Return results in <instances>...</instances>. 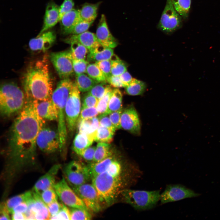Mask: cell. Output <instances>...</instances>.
<instances>
[{
	"instance_id": "1",
	"label": "cell",
	"mask_w": 220,
	"mask_h": 220,
	"mask_svg": "<svg viewBox=\"0 0 220 220\" xmlns=\"http://www.w3.org/2000/svg\"><path fill=\"white\" fill-rule=\"evenodd\" d=\"M37 101L26 97L25 105L8 132L3 152L5 162L2 180L10 184L21 173L35 164L38 134L45 120L38 115Z\"/></svg>"
},
{
	"instance_id": "2",
	"label": "cell",
	"mask_w": 220,
	"mask_h": 220,
	"mask_svg": "<svg viewBox=\"0 0 220 220\" xmlns=\"http://www.w3.org/2000/svg\"><path fill=\"white\" fill-rule=\"evenodd\" d=\"M47 56L28 67L23 77L22 85L27 97L38 101L51 99L53 83Z\"/></svg>"
},
{
	"instance_id": "3",
	"label": "cell",
	"mask_w": 220,
	"mask_h": 220,
	"mask_svg": "<svg viewBox=\"0 0 220 220\" xmlns=\"http://www.w3.org/2000/svg\"><path fill=\"white\" fill-rule=\"evenodd\" d=\"M123 171L122 164L116 160L106 171L92 178L101 204L112 205L120 194L124 181Z\"/></svg>"
},
{
	"instance_id": "4",
	"label": "cell",
	"mask_w": 220,
	"mask_h": 220,
	"mask_svg": "<svg viewBox=\"0 0 220 220\" xmlns=\"http://www.w3.org/2000/svg\"><path fill=\"white\" fill-rule=\"evenodd\" d=\"M73 82L69 78L62 79L53 91L51 100L55 105L58 113L57 129L60 140L59 151L62 152L65 146L67 137L65 109L66 103Z\"/></svg>"
},
{
	"instance_id": "5",
	"label": "cell",
	"mask_w": 220,
	"mask_h": 220,
	"mask_svg": "<svg viewBox=\"0 0 220 220\" xmlns=\"http://www.w3.org/2000/svg\"><path fill=\"white\" fill-rule=\"evenodd\" d=\"M0 112L3 117L17 115L23 108L26 101L24 92L15 83L8 82L1 86Z\"/></svg>"
},
{
	"instance_id": "6",
	"label": "cell",
	"mask_w": 220,
	"mask_h": 220,
	"mask_svg": "<svg viewBox=\"0 0 220 220\" xmlns=\"http://www.w3.org/2000/svg\"><path fill=\"white\" fill-rule=\"evenodd\" d=\"M120 194L123 200L135 209L145 210L154 207L160 200V190L147 191L124 189Z\"/></svg>"
},
{
	"instance_id": "7",
	"label": "cell",
	"mask_w": 220,
	"mask_h": 220,
	"mask_svg": "<svg viewBox=\"0 0 220 220\" xmlns=\"http://www.w3.org/2000/svg\"><path fill=\"white\" fill-rule=\"evenodd\" d=\"M73 82L65 106V119L68 132H73L76 127L81 112L80 92Z\"/></svg>"
},
{
	"instance_id": "8",
	"label": "cell",
	"mask_w": 220,
	"mask_h": 220,
	"mask_svg": "<svg viewBox=\"0 0 220 220\" xmlns=\"http://www.w3.org/2000/svg\"><path fill=\"white\" fill-rule=\"evenodd\" d=\"M36 144L37 147L45 153H53L59 150L60 137L57 128L46 126L45 124L38 134Z\"/></svg>"
},
{
	"instance_id": "9",
	"label": "cell",
	"mask_w": 220,
	"mask_h": 220,
	"mask_svg": "<svg viewBox=\"0 0 220 220\" xmlns=\"http://www.w3.org/2000/svg\"><path fill=\"white\" fill-rule=\"evenodd\" d=\"M63 171L65 178L70 186L87 183L91 179L87 166L77 161L73 160L66 164Z\"/></svg>"
},
{
	"instance_id": "10",
	"label": "cell",
	"mask_w": 220,
	"mask_h": 220,
	"mask_svg": "<svg viewBox=\"0 0 220 220\" xmlns=\"http://www.w3.org/2000/svg\"><path fill=\"white\" fill-rule=\"evenodd\" d=\"M68 183L64 177L56 183L53 186L58 197L62 202L70 208L88 210L82 200Z\"/></svg>"
},
{
	"instance_id": "11",
	"label": "cell",
	"mask_w": 220,
	"mask_h": 220,
	"mask_svg": "<svg viewBox=\"0 0 220 220\" xmlns=\"http://www.w3.org/2000/svg\"><path fill=\"white\" fill-rule=\"evenodd\" d=\"M71 187L82 200L90 212L97 213L100 211L101 203L97 191L92 184L87 183Z\"/></svg>"
},
{
	"instance_id": "12",
	"label": "cell",
	"mask_w": 220,
	"mask_h": 220,
	"mask_svg": "<svg viewBox=\"0 0 220 220\" xmlns=\"http://www.w3.org/2000/svg\"><path fill=\"white\" fill-rule=\"evenodd\" d=\"M50 58L61 79L69 78L73 75V58L70 50L52 53Z\"/></svg>"
},
{
	"instance_id": "13",
	"label": "cell",
	"mask_w": 220,
	"mask_h": 220,
	"mask_svg": "<svg viewBox=\"0 0 220 220\" xmlns=\"http://www.w3.org/2000/svg\"><path fill=\"white\" fill-rule=\"evenodd\" d=\"M180 15L175 9L171 0H167L166 3L158 25L162 31L169 33L177 29L181 24Z\"/></svg>"
},
{
	"instance_id": "14",
	"label": "cell",
	"mask_w": 220,
	"mask_h": 220,
	"mask_svg": "<svg viewBox=\"0 0 220 220\" xmlns=\"http://www.w3.org/2000/svg\"><path fill=\"white\" fill-rule=\"evenodd\" d=\"M199 195V194L181 185H169L161 194L160 200L161 203L163 204Z\"/></svg>"
},
{
	"instance_id": "15",
	"label": "cell",
	"mask_w": 220,
	"mask_h": 220,
	"mask_svg": "<svg viewBox=\"0 0 220 220\" xmlns=\"http://www.w3.org/2000/svg\"><path fill=\"white\" fill-rule=\"evenodd\" d=\"M121 128L134 134H139L140 125L137 113L133 106L126 108L122 112L121 118Z\"/></svg>"
},
{
	"instance_id": "16",
	"label": "cell",
	"mask_w": 220,
	"mask_h": 220,
	"mask_svg": "<svg viewBox=\"0 0 220 220\" xmlns=\"http://www.w3.org/2000/svg\"><path fill=\"white\" fill-rule=\"evenodd\" d=\"M95 35L99 43L106 47L113 48L118 44L117 40L109 31L104 14L101 16Z\"/></svg>"
},
{
	"instance_id": "17",
	"label": "cell",
	"mask_w": 220,
	"mask_h": 220,
	"mask_svg": "<svg viewBox=\"0 0 220 220\" xmlns=\"http://www.w3.org/2000/svg\"><path fill=\"white\" fill-rule=\"evenodd\" d=\"M61 167L57 164L53 166L44 174L35 183L32 190L39 195L43 191L53 188L56 183V175Z\"/></svg>"
},
{
	"instance_id": "18",
	"label": "cell",
	"mask_w": 220,
	"mask_h": 220,
	"mask_svg": "<svg viewBox=\"0 0 220 220\" xmlns=\"http://www.w3.org/2000/svg\"><path fill=\"white\" fill-rule=\"evenodd\" d=\"M56 39L55 33L47 31L31 39L29 42V46L32 51H45L52 46Z\"/></svg>"
},
{
	"instance_id": "19",
	"label": "cell",
	"mask_w": 220,
	"mask_h": 220,
	"mask_svg": "<svg viewBox=\"0 0 220 220\" xmlns=\"http://www.w3.org/2000/svg\"><path fill=\"white\" fill-rule=\"evenodd\" d=\"M60 19V6L53 2L47 4L45 11L42 27L38 35L54 26Z\"/></svg>"
},
{
	"instance_id": "20",
	"label": "cell",
	"mask_w": 220,
	"mask_h": 220,
	"mask_svg": "<svg viewBox=\"0 0 220 220\" xmlns=\"http://www.w3.org/2000/svg\"><path fill=\"white\" fill-rule=\"evenodd\" d=\"M64 41L69 44L74 41L78 42L86 47L88 50L94 49L101 44L96 35L87 31L78 35H71L65 39Z\"/></svg>"
},
{
	"instance_id": "21",
	"label": "cell",
	"mask_w": 220,
	"mask_h": 220,
	"mask_svg": "<svg viewBox=\"0 0 220 220\" xmlns=\"http://www.w3.org/2000/svg\"><path fill=\"white\" fill-rule=\"evenodd\" d=\"M36 109L39 116L45 120L57 121V110L51 99L46 101H37Z\"/></svg>"
},
{
	"instance_id": "22",
	"label": "cell",
	"mask_w": 220,
	"mask_h": 220,
	"mask_svg": "<svg viewBox=\"0 0 220 220\" xmlns=\"http://www.w3.org/2000/svg\"><path fill=\"white\" fill-rule=\"evenodd\" d=\"M114 55L113 48L106 47L101 44L94 49L88 50L87 61L96 62L111 60Z\"/></svg>"
},
{
	"instance_id": "23",
	"label": "cell",
	"mask_w": 220,
	"mask_h": 220,
	"mask_svg": "<svg viewBox=\"0 0 220 220\" xmlns=\"http://www.w3.org/2000/svg\"><path fill=\"white\" fill-rule=\"evenodd\" d=\"M81 20L78 10L74 9L65 13L59 20L61 32L67 35L68 31Z\"/></svg>"
},
{
	"instance_id": "24",
	"label": "cell",
	"mask_w": 220,
	"mask_h": 220,
	"mask_svg": "<svg viewBox=\"0 0 220 220\" xmlns=\"http://www.w3.org/2000/svg\"><path fill=\"white\" fill-rule=\"evenodd\" d=\"M94 134L79 132L73 141L72 149L78 154L80 152L91 146L94 141Z\"/></svg>"
},
{
	"instance_id": "25",
	"label": "cell",
	"mask_w": 220,
	"mask_h": 220,
	"mask_svg": "<svg viewBox=\"0 0 220 220\" xmlns=\"http://www.w3.org/2000/svg\"><path fill=\"white\" fill-rule=\"evenodd\" d=\"M116 160L112 156L98 162H92L87 165L91 179L106 171Z\"/></svg>"
},
{
	"instance_id": "26",
	"label": "cell",
	"mask_w": 220,
	"mask_h": 220,
	"mask_svg": "<svg viewBox=\"0 0 220 220\" xmlns=\"http://www.w3.org/2000/svg\"><path fill=\"white\" fill-rule=\"evenodd\" d=\"M101 4L98 2L95 4L86 3L78 10L81 20L88 22H94L97 15L98 9Z\"/></svg>"
},
{
	"instance_id": "27",
	"label": "cell",
	"mask_w": 220,
	"mask_h": 220,
	"mask_svg": "<svg viewBox=\"0 0 220 220\" xmlns=\"http://www.w3.org/2000/svg\"><path fill=\"white\" fill-rule=\"evenodd\" d=\"M99 126V119L96 116L81 120L78 122L77 127L79 132L94 134Z\"/></svg>"
},
{
	"instance_id": "28",
	"label": "cell",
	"mask_w": 220,
	"mask_h": 220,
	"mask_svg": "<svg viewBox=\"0 0 220 220\" xmlns=\"http://www.w3.org/2000/svg\"><path fill=\"white\" fill-rule=\"evenodd\" d=\"M122 94L121 91L118 88L113 90L109 101L107 110L105 115L110 113L122 109Z\"/></svg>"
},
{
	"instance_id": "29",
	"label": "cell",
	"mask_w": 220,
	"mask_h": 220,
	"mask_svg": "<svg viewBox=\"0 0 220 220\" xmlns=\"http://www.w3.org/2000/svg\"><path fill=\"white\" fill-rule=\"evenodd\" d=\"M75 83L80 91H89L94 86L98 83L84 73L76 75Z\"/></svg>"
},
{
	"instance_id": "30",
	"label": "cell",
	"mask_w": 220,
	"mask_h": 220,
	"mask_svg": "<svg viewBox=\"0 0 220 220\" xmlns=\"http://www.w3.org/2000/svg\"><path fill=\"white\" fill-rule=\"evenodd\" d=\"M110 143L99 142L97 145L92 162H98L112 156Z\"/></svg>"
},
{
	"instance_id": "31",
	"label": "cell",
	"mask_w": 220,
	"mask_h": 220,
	"mask_svg": "<svg viewBox=\"0 0 220 220\" xmlns=\"http://www.w3.org/2000/svg\"><path fill=\"white\" fill-rule=\"evenodd\" d=\"M32 197V191H28L11 197L5 202L10 212L14 207L22 203H28Z\"/></svg>"
},
{
	"instance_id": "32",
	"label": "cell",
	"mask_w": 220,
	"mask_h": 220,
	"mask_svg": "<svg viewBox=\"0 0 220 220\" xmlns=\"http://www.w3.org/2000/svg\"><path fill=\"white\" fill-rule=\"evenodd\" d=\"M115 132L109 128L99 125L94 134V141L110 143L113 140Z\"/></svg>"
},
{
	"instance_id": "33",
	"label": "cell",
	"mask_w": 220,
	"mask_h": 220,
	"mask_svg": "<svg viewBox=\"0 0 220 220\" xmlns=\"http://www.w3.org/2000/svg\"><path fill=\"white\" fill-rule=\"evenodd\" d=\"M146 88V85L144 82L133 78L129 84L125 87V91L129 95H138L144 93Z\"/></svg>"
},
{
	"instance_id": "34",
	"label": "cell",
	"mask_w": 220,
	"mask_h": 220,
	"mask_svg": "<svg viewBox=\"0 0 220 220\" xmlns=\"http://www.w3.org/2000/svg\"><path fill=\"white\" fill-rule=\"evenodd\" d=\"M86 73L90 77L98 83L107 82L106 77L95 63L89 64Z\"/></svg>"
},
{
	"instance_id": "35",
	"label": "cell",
	"mask_w": 220,
	"mask_h": 220,
	"mask_svg": "<svg viewBox=\"0 0 220 220\" xmlns=\"http://www.w3.org/2000/svg\"><path fill=\"white\" fill-rule=\"evenodd\" d=\"M71 52L73 59L85 60L87 56L88 49L80 43L76 41L71 42Z\"/></svg>"
},
{
	"instance_id": "36",
	"label": "cell",
	"mask_w": 220,
	"mask_h": 220,
	"mask_svg": "<svg viewBox=\"0 0 220 220\" xmlns=\"http://www.w3.org/2000/svg\"><path fill=\"white\" fill-rule=\"evenodd\" d=\"M111 60V74L114 76H120L127 71V65L124 61L115 55Z\"/></svg>"
},
{
	"instance_id": "37",
	"label": "cell",
	"mask_w": 220,
	"mask_h": 220,
	"mask_svg": "<svg viewBox=\"0 0 220 220\" xmlns=\"http://www.w3.org/2000/svg\"><path fill=\"white\" fill-rule=\"evenodd\" d=\"M174 6L181 16L186 17L190 8L191 0H171Z\"/></svg>"
},
{
	"instance_id": "38",
	"label": "cell",
	"mask_w": 220,
	"mask_h": 220,
	"mask_svg": "<svg viewBox=\"0 0 220 220\" xmlns=\"http://www.w3.org/2000/svg\"><path fill=\"white\" fill-rule=\"evenodd\" d=\"M113 90L110 88L105 95L98 100L96 108L99 114H105L108 109L110 98Z\"/></svg>"
},
{
	"instance_id": "39",
	"label": "cell",
	"mask_w": 220,
	"mask_h": 220,
	"mask_svg": "<svg viewBox=\"0 0 220 220\" xmlns=\"http://www.w3.org/2000/svg\"><path fill=\"white\" fill-rule=\"evenodd\" d=\"M70 210L71 220H90L92 218L90 211L88 210L71 208Z\"/></svg>"
},
{
	"instance_id": "40",
	"label": "cell",
	"mask_w": 220,
	"mask_h": 220,
	"mask_svg": "<svg viewBox=\"0 0 220 220\" xmlns=\"http://www.w3.org/2000/svg\"><path fill=\"white\" fill-rule=\"evenodd\" d=\"M106 83H101L96 84L88 92L99 100L105 95L111 87L110 86L106 85Z\"/></svg>"
},
{
	"instance_id": "41",
	"label": "cell",
	"mask_w": 220,
	"mask_h": 220,
	"mask_svg": "<svg viewBox=\"0 0 220 220\" xmlns=\"http://www.w3.org/2000/svg\"><path fill=\"white\" fill-rule=\"evenodd\" d=\"M93 23L81 20L68 31L67 35H78L86 31Z\"/></svg>"
},
{
	"instance_id": "42",
	"label": "cell",
	"mask_w": 220,
	"mask_h": 220,
	"mask_svg": "<svg viewBox=\"0 0 220 220\" xmlns=\"http://www.w3.org/2000/svg\"><path fill=\"white\" fill-rule=\"evenodd\" d=\"M39 196L46 205L57 200L58 197L53 188H50L43 191Z\"/></svg>"
},
{
	"instance_id": "43",
	"label": "cell",
	"mask_w": 220,
	"mask_h": 220,
	"mask_svg": "<svg viewBox=\"0 0 220 220\" xmlns=\"http://www.w3.org/2000/svg\"><path fill=\"white\" fill-rule=\"evenodd\" d=\"M74 72L76 75L86 73L89 62L85 60L73 59Z\"/></svg>"
},
{
	"instance_id": "44",
	"label": "cell",
	"mask_w": 220,
	"mask_h": 220,
	"mask_svg": "<svg viewBox=\"0 0 220 220\" xmlns=\"http://www.w3.org/2000/svg\"><path fill=\"white\" fill-rule=\"evenodd\" d=\"M51 220H71L70 210L62 202L61 209L55 215L51 216Z\"/></svg>"
},
{
	"instance_id": "45",
	"label": "cell",
	"mask_w": 220,
	"mask_h": 220,
	"mask_svg": "<svg viewBox=\"0 0 220 220\" xmlns=\"http://www.w3.org/2000/svg\"><path fill=\"white\" fill-rule=\"evenodd\" d=\"M98 114L96 107L81 108L78 123L83 119L96 117Z\"/></svg>"
},
{
	"instance_id": "46",
	"label": "cell",
	"mask_w": 220,
	"mask_h": 220,
	"mask_svg": "<svg viewBox=\"0 0 220 220\" xmlns=\"http://www.w3.org/2000/svg\"><path fill=\"white\" fill-rule=\"evenodd\" d=\"M107 79L112 75L111 60L102 61L95 62Z\"/></svg>"
},
{
	"instance_id": "47",
	"label": "cell",
	"mask_w": 220,
	"mask_h": 220,
	"mask_svg": "<svg viewBox=\"0 0 220 220\" xmlns=\"http://www.w3.org/2000/svg\"><path fill=\"white\" fill-rule=\"evenodd\" d=\"M98 100L96 97L88 92L83 97L81 108L96 107Z\"/></svg>"
},
{
	"instance_id": "48",
	"label": "cell",
	"mask_w": 220,
	"mask_h": 220,
	"mask_svg": "<svg viewBox=\"0 0 220 220\" xmlns=\"http://www.w3.org/2000/svg\"><path fill=\"white\" fill-rule=\"evenodd\" d=\"M96 146H90L80 152L78 155L86 161H93Z\"/></svg>"
},
{
	"instance_id": "49",
	"label": "cell",
	"mask_w": 220,
	"mask_h": 220,
	"mask_svg": "<svg viewBox=\"0 0 220 220\" xmlns=\"http://www.w3.org/2000/svg\"><path fill=\"white\" fill-rule=\"evenodd\" d=\"M122 110L112 112L108 115L109 119L116 129L121 128V118Z\"/></svg>"
},
{
	"instance_id": "50",
	"label": "cell",
	"mask_w": 220,
	"mask_h": 220,
	"mask_svg": "<svg viewBox=\"0 0 220 220\" xmlns=\"http://www.w3.org/2000/svg\"><path fill=\"white\" fill-rule=\"evenodd\" d=\"M74 6L73 0H64L60 6V20L64 14L73 9Z\"/></svg>"
},
{
	"instance_id": "51",
	"label": "cell",
	"mask_w": 220,
	"mask_h": 220,
	"mask_svg": "<svg viewBox=\"0 0 220 220\" xmlns=\"http://www.w3.org/2000/svg\"><path fill=\"white\" fill-rule=\"evenodd\" d=\"M108 115L105 114L100 115L98 117L99 125L109 128L115 131L116 129L112 123Z\"/></svg>"
},
{
	"instance_id": "52",
	"label": "cell",
	"mask_w": 220,
	"mask_h": 220,
	"mask_svg": "<svg viewBox=\"0 0 220 220\" xmlns=\"http://www.w3.org/2000/svg\"><path fill=\"white\" fill-rule=\"evenodd\" d=\"M107 82L110 86L116 88L124 87L119 76L112 75L107 79Z\"/></svg>"
},
{
	"instance_id": "53",
	"label": "cell",
	"mask_w": 220,
	"mask_h": 220,
	"mask_svg": "<svg viewBox=\"0 0 220 220\" xmlns=\"http://www.w3.org/2000/svg\"><path fill=\"white\" fill-rule=\"evenodd\" d=\"M10 214L5 202H2L0 206V220H10L11 219Z\"/></svg>"
},
{
	"instance_id": "54",
	"label": "cell",
	"mask_w": 220,
	"mask_h": 220,
	"mask_svg": "<svg viewBox=\"0 0 220 220\" xmlns=\"http://www.w3.org/2000/svg\"><path fill=\"white\" fill-rule=\"evenodd\" d=\"M61 206V203H59L57 200L47 205L51 216L55 215L59 212Z\"/></svg>"
},
{
	"instance_id": "55",
	"label": "cell",
	"mask_w": 220,
	"mask_h": 220,
	"mask_svg": "<svg viewBox=\"0 0 220 220\" xmlns=\"http://www.w3.org/2000/svg\"><path fill=\"white\" fill-rule=\"evenodd\" d=\"M28 204L26 202L22 203L12 209L10 211V214L17 212L25 213L28 208Z\"/></svg>"
},
{
	"instance_id": "56",
	"label": "cell",
	"mask_w": 220,
	"mask_h": 220,
	"mask_svg": "<svg viewBox=\"0 0 220 220\" xmlns=\"http://www.w3.org/2000/svg\"><path fill=\"white\" fill-rule=\"evenodd\" d=\"M119 76L125 87L129 84L133 79L130 74L127 71L121 74Z\"/></svg>"
},
{
	"instance_id": "57",
	"label": "cell",
	"mask_w": 220,
	"mask_h": 220,
	"mask_svg": "<svg viewBox=\"0 0 220 220\" xmlns=\"http://www.w3.org/2000/svg\"><path fill=\"white\" fill-rule=\"evenodd\" d=\"M11 219L26 220L25 213L15 212L11 214Z\"/></svg>"
}]
</instances>
